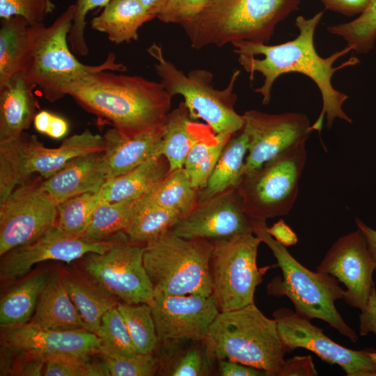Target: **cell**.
<instances>
[{
  "instance_id": "1",
  "label": "cell",
  "mask_w": 376,
  "mask_h": 376,
  "mask_svg": "<svg viewBox=\"0 0 376 376\" xmlns=\"http://www.w3.org/2000/svg\"><path fill=\"white\" fill-rule=\"evenodd\" d=\"M322 15L323 11H320L310 18L298 16L295 22L299 30L298 36L281 44L268 45L246 40L232 43L234 52L239 56L238 62L250 74L251 80L255 72H260L264 77L262 86L255 89L256 93L263 96V104L269 102L273 84L283 74L298 72L314 81L322 95V108L311 129L319 132L322 130L325 114L327 128L331 127L336 118L352 123V119L343 110V104L348 96L334 88L331 78L338 70L359 63L357 57L352 56L334 67L340 57L352 51L347 45L327 58L318 54L314 45V35Z\"/></svg>"
},
{
  "instance_id": "2",
  "label": "cell",
  "mask_w": 376,
  "mask_h": 376,
  "mask_svg": "<svg viewBox=\"0 0 376 376\" xmlns=\"http://www.w3.org/2000/svg\"><path fill=\"white\" fill-rule=\"evenodd\" d=\"M108 71L72 80L65 86V95L127 137L164 126L173 97L161 83Z\"/></svg>"
},
{
  "instance_id": "3",
  "label": "cell",
  "mask_w": 376,
  "mask_h": 376,
  "mask_svg": "<svg viewBox=\"0 0 376 376\" xmlns=\"http://www.w3.org/2000/svg\"><path fill=\"white\" fill-rule=\"evenodd\" d=\"M300 0H211L193 20L181 24L196 49L238 41L268 42L276 25L298 10Z\"/></svg>"
},
{
  "instance_id": "4",
  "label": "cell",
  "mask_w": 376,
  "mask_h": 376,
  "mask_svg": "<svg viewBox=\"0 0 376 376\" xmlns=\"http://www.w3.org/2000/svg\"><path fill=\"white\" fill-rule=\"evenodd\" d=\"M213 361L227 359L279 376L285 359L276 322L269 318L255 303L219 312L203 340Z\"/></svg>"
},
{
  "instance_id": "5",
  "label": "cell",
  "mask_w": 376,
  "mask_h": 376,
  "mask_svg": "<svg viewBox=\"0 0 376 376\" xmlns=\"http://www.w3.org/2000/svg\"><path fill=\"white\" fill-rule=\"evenodd\" d=\"M267 228L266 220L254 219L253 234L271 249L283 274L282 279H274L269 283L268 292L286 296L297 314L323 320L352 342H357V334L336 308V301L343 299L345 292L339 281L330 274L313 272L301 265L269 234Z\"/></svg>"
},
{
  "instance_id": "6",
  "label": "cell",
  "mask_w": 376,
  "mask_h": 376,
  "mask_svg": "<svg viewBox=\"0 0 376 376\" xmlns=\"http://www.w3.org/2000/svg\"><path fill=\"white\" fill-rule=\"evenodd\" d=\"M212 249L210 240L185 239L171 229L146 244L143 265L154 291L171 296L212 295Z\"/></svg>"
},
{
  "instance_id": "7",
  "label": "cell",
  "mask_w": 376,
  "mask_h": 376,
  "mask_svg": "<svg viewBox=\"0 0 376 376\" xmlns=\"http://www.w3.org/2000/svg\"><path fill=\"white\" fill-rule=\"evenodd\" d=\"M74 13L75 5L71 4L49 26L37 24L32 56L23 72L26 81L51 102L65 96L66 84L83 75L102 70L127 71L125 65L116 61L113 52L98 65H85L78 61L68 41Z\"/></svg>"
},
{
  "instance_id": "8",
  "label": "cell",
  "mask_w": 376,
  "mask_h": 376,
  "mask_svg": "<svg viewBox=\"0 0 376 376\" xmlns=\"http://www.w3.org/2000/svg\"><path fill=\"white\" fill-rule=\"evenodd\" d=\"M147 52L156 61L154 67L160 83L172 97H183L192 120H203L215 134H234L242 130L243 116L234 108L237 100L234 88L240 70L233 72L227 87L218 90L212 86L213 75L210 71L196 69L185 74L164 57L162 47L155 42Z\"/></svg>"
},
{
  "instance_id": "9",
  "label": "cell",
  "mask_w": 376,
  "mask_h": 376,
  "mask_svg": "<svg viewBox=\"0 0 376 376\" xmlns=\"http://www.w3.org/2000/svg\"><path fill=\"white\" fill-rule=\"evenodd\" d=\"M103 136L86 129L65 139L58 148H46L35 135L24 132L15 141L0 144V201L34 173L47 178L72 159L104 150Z\"/></svg>"
},
{
  "instance_id": "10",
  "label": "cell",
  "mask_w": 376,
  "mask_h": 376,
  "mask_svg": "<svg viewBox=\"0 0 376 376\" xmlns=\"http://www.w3.org/2000/svg\"><path fill=\"white\" fill-rule=\"evenodd\" d=\"M306 157V142H302L244 173L237 188L245 212L262 220L287 215L297 199Z\"/></svg>"
},
{
  "instance_id": "11",
  "label": "cell",
  "mask_w": 376,
  "mask_h": 376,
  "mask_svg": "<svg viewBox=\"0 0 376 376\" xmlns=\"http://www.w3.org/2000/svg\"><path fill=\"white\" fill-rule=\"evenodd\" d=\"M212 242V295L219 312L253 304L256 288L262 282L265 269L257 265L261 240L249 233Z\"/></svg>"
},
{
  "instance_id": "12",
  "label": "cell",
  "mask_w": 376,
  "mask_h": 376,
  "mask_svg": "<svg viewBox=\"0 0 376 376\" xmlns=\"http://www.w3.org/2000/svg\"><path fill=\"white\" fill-rule=\"evenodd\" d=\"M144 248L125 236L104 253H90L84 270L97 285L124 303L149 304L154 288L143 265Z\"/></svg>"
},
{
  "instance_id": "13",
  "label": "cell",
  "mask_w": 376,
  "mask_h": 376,
  "mask_svg": "<svg viewBox=\"0 0 376 376\" xmlns=\"http://www.w3.org/2000/svg\"><path fill=\"white\" fill-rule=\"evenodd\" d=\"M42 176L19 185L0 202V256L39 238L56 224L57 203Z\"/></svg>"
},
{
  "instance_id": "14",
  "label": "cell",
  "mask_w": 376,
  "mask_h": 376,
  "mask_svg": "<svg viewBox=\"0 0 376 376\" xmlns=\"http://www.w3.org/2000/svg\"><path fill=\"white\" fill-rule=\"evenodd\" d=\"M285 352L297 348L313 352L323 361L338 365L347 376H376V351L354 350L329 338L311 319L286 308L273 313Z\"/></svg>"
},
{
  "instance_id": "15",
  "label": "cell",
  "mask_w": 376,
  "mask_h": 376,
  "mask_svg": "<svg viewBox=\"0 0 376 376\" xmlns=\"http://www.w3.org/2000/svg\"><path fill=\"white\" fill-rule=\"evenodd\" d=\"M248 139L243 173L255 170L302 143L312 132L308 117L300 113L269 114L249 110L243 115Z\"/></svg>"
},
{
  "instance_id": "16",
  "label": "cell",
  "mask_w": 376,
  "mask_h": 376,
  "mask_svg": "<svg viewBox=\"0 0 376 376\" xmlns=\"http://www.w3.org/2000/svg\"><path fill=\"white\" fill-rule=\"evenodd\" d=\"M376 260L363 233L357 230L339 237L328 250L316 271L335 277L346 288L343 299L363 311L373 288Z\"/></svg>"
},
{
  "instance_id": "17",
  "label": "cell",
  "mask_w": 376,
  "mask_h": 376,
  "mask_svg": "<svg viewBox=\"0 0 376 376\" xmlns=\"http://www.w3.org/2000/svg\"><path fill=\"white\" fill-rule=\"evenodd\" d=\"M125 236L121 232L107 240L89 242L81 237L67 235L54 225L33 242L2 256L1 279L11 281L23 277L39 263L55 260L69 263L87 254L104 253L113 242Z\"/></svg>"
},
{
  "instance_id": "18",
  "label": "cell",
  "mask_w": 376,
  "mask_h": 376,
  "mask_svg": "<svg viewBox=\"0 0 376 376\" xmlns=\"http://www.w3.org/2000/svg\"><path fill=\"white\" fill-rule=\"evenodd\" d=\"M159 341L202 342L219 313L212 295H165L154 291L149 304Z\"/></svg>"
},
{
  "instance_id": "19",
  "label": "cell",
  "mask_w": 376,
  "mask_h": 376,
  "mask_svg": "<svg viewBox=\"0 0 376 376\" xmlns=\"http://www.w3.org/2000/svg\"><path fill=\"white\" fill-rule=\"evenodd\" d=\"M253 229L254 219L245 212L237 188L234 187L197 203L171 230L185 239L213 241L253 233Z\"/></svg>"
},
{
  "instance_id": "20",
  "label": "cell",
  "mask_w": 376,
  "mask_h": 376,
  "mask_svg": "<svg viewBox=\"0 0 376 376\" xmlns=\"http://www.w3.org/2000/svg\"><path fill=\"white\" fill-rule=\"evenodd\" d=\"M3 345L44 358L57 356H93L102 352V339L85 329L54 330L31 323L7 329Z\"/></svg>"
},
{
  "instance_id": "21",
  "label": "cell",
  "mask_w": 376,
  "mask_h": 376,
  "mask_svg": "<svg viewBox=\"0 0 376 376\" xmlns=\"http://www.w3.org/2000/svg\"><path fill=\"white\" fill-rule=\"evenodd\" d=\"M104 151L72 159L43 179V188L57 203L77 195L98 192L107 181Z\"/></svg>"
},
{
  "instance_id": "22",
  "label": "cell",
  "mask_w": 376,
  "mask_h": 376,
  "mask_svg": "<svg viewBox=\"0 0 376 376\" xmlns=\"http://www.w3.org/2000/svg\"><path fill=\"white\" fill-rule=\"evenodd\" d=\"M163 129L164 126L157 127L131 137L125 136L115 127L108 130L102 136L107 180L159 155Z\"/></svg>"
},
{
  "instance_id": "23",
  "label": "cell",
  "mask_w": 376,
  "mask_h": 376,
  "mask_svg": "<svg viewBox=\"0 0 376 376\" xmlns=\"http://www.w3.org/2000/svg\"><path fill=\"white\" fill-rule=\"evenodd\" d=\"M34 88L23 72L0 87V144L16 140L33 123L38 107Z\"/></svg>"
},
{
  "instance_id": "24",
  "label": "cell",
  "mask_w": 376,
  "mask_h": 376,
  "mask_svg": "<svg viewBox=\"0 0 376 376\" xmlns=\"http://www.w3.org/2000/svg\"><path fill=\"white\" fill-rule=\"evenodd\" d=\"M29 323L54 330L89 331L69 295L64 276L58 273L50 276Z\"/></svg>"
},
{
  "instance_id": "25",
  "label": "cell",
  "mask_w": 376,
  "mask_h": 376,
  "mask_svg": "<svg viewBox=\"0 0 376 376\" xmlns=\"http://www.w3.org/2000/svg\"><path fill=\"white\" fill-rule=\"evenodd\" d=\"M36 26L30 25L19 16L1 19L0 87L28 68L33 54Z\"/></svg>"
},
{
  "instance_id": "26",
  "label": "cell",
  "mask_w": 376,
  "mask_h": 376,
  "mask_svg": "<svg viewBox=\"0 0 376 376\" xmlns=\"http://www.w3.org/2000/svg\"><path fill=\"white\" fill-rule=\"evenodd\" d=\"M169 173L166 157L157 155L127 173L108 180L98 192L102 201L135 200L151 191Z\"/></svg>"
},
{
  "instance_id": "27",
  "label": "cell",
  "mask_w": 376,
  "mask_h": 376,
  "mask_svg": "<svg viewBox=\"0 0 376 376\" xmlns=\"http://www.w3.org/2000/svg\"><path fill=\"white\" fill-rule=\"evenodd\" d=\"M154 18L139 0H111L92 19L91 26L105 33L112 42L120 44L137 40L139 28Z\"/></svg>"
},
{
  "instance_id": "28",
  "label": "cell",
  "mask_w": 376,
  "mask_h": 376,
  "mask_svg": "<svg viewBox=\"0 0 376 376\" xmlns=\"http://www.w3.org/2000/svg\"><path fill=\"white\" fill-rule=\"evenodd\" d=\"M192 121L184 102L168 113L164 125L159 155L167 159L170 171L184 166L189 152L205 127Z\"/></svg>"
},
{
  "instance_id": "29",
  "label": "cell",
  "mask_w": 376,
  "mask_h": 376,
  "mask_svg": "<svg viewBox=\"0 0 376 376\" xmlns=\"http://www.w3.org/2000/svg\"><path fill=\"white\" fill-rule=\"evenodd\" d=\"M248 139L242 130L224 146L205 185L198 191L197 203L205 201L228 189L237 187L243 175Z\"/></svg>"
},
{
  "instance_id": "30",
  "label": "cell",
  "mask_w": 376,
  "mask_h": 376,
  "mask_svg": "<svg viewBox=\"0 0 376 376\" xmlns=\"http://www.w3.org/2000/svg\"><path fill=\"white\" fill-rule=\"evenodd\" d=\"M47 272L35 274L13 288L0 301V326L6 329L31 320L39 296L49 282Z\"/></svg>"
},
{
  "instance_id": "31",
  "label": "cell",
  "mask_w": 376,
  "mask_h": 376,
  "mask_svg": "<svg viewBox=\"0 0 376 376\" xmlns=\"http://www.w3.org/2000/svg\"><path fill=\"white\" fill-rule=\"evenodd\" d=\"M65 283L69 295L90 331L98 336L102 318L117 306L114 296L99 285H93L66 275Z\"/></svg>"
},
{
  "instance_id": "32",
  "label": "cell",
  "mask_w": 376,
  "mask_h": 376,
  "mask_svg": "<svg viewBox=\"0 0 376 376\" xmlns=\"http://www.w3.org/2000/svg\"><path fill=\"white\" fill-rule=\"evenodd\" d=\"M140 198L117 202L102 201L81 237L89 242H100L125 232L137 210Z\"/></svg>"
},
{
  "instance_id": "33",
  "label": "cell",
  "mask_w": 376,
  "mask_h": 376,
  "mask_svg": "<svg viewBox=\"0 0 376 376\" xmlns=\"http://www.w3.org/2000/svg\"><path fill=\"white\" fill-rule=\"evenodd\" d=\"M181 217L178 212L139 198L137 210L125 233L132 243L145 246L170 230Z\"/></svg>"
},
{
  "instance_id": "34",
  "label": "cell",
  "mask_w": 376,
  "mask_h": 376,
  "mask_svg": "<svg viewBox=\"0 0 376 376\" xmlns=\"http://www.w3.org/2000/svg\"><path fill=\"white\" fill-rule=\"evenodd\" d=\"M230 134H215L207 125L189 152L184 168L192 186L201 189L212 172Z\"/></svg>"
},
{
  "instance_id": "35",
  "label": "cell",
  "mask_w": 376,
  "mask_h": 376,
  "mask_svg": "<svg viewBox=\"0 0 376 376\" xmlns=\"http://www.w3.org/2000/svg\"><path fill=\"white\" fill-rule=\"evenodd\" d=\"M198 189L191 182L184 167L170 171L151 191L148 200L160 207L173 210L182 217L197 204Z\"/></svg>"
},
{
  "instance_id": "36",
  "label": "cell",
  "mask_w": 376,
  "mask_h": 376,
  "mask_svg": "<svg viewBox=\"0 0 376 376\" xmlns=\"http://www.w3.org/2000/svg\"><path fill=\"white\" fill-rule=\"evenodd\" d=\"M134 347L139 354H151L159 342L151 307L148 304L118 302Z\"/></svg>"
},
{
  "instance_id": "37",
  "label": "cell",
  "mask_w": 376,
  "mask_h": 376,
  "mask_svg": "<svg viewBox=\"0 0 376 376\" xmlns=\"http://www.w3.org/2000/svg\"><path fill=\"white\" fill-rule=\"evenodd\" d=\"M102 201L99 192L86 193L57 203L56 226L64 233L81 237Z\"/></svg>"
},
{
  "instance_id": "38",
  "label": "cell",
  "mask_w": 376,
  "mask_h": 376,
  "mask_svg": "<svg viewBox=\"0 0 376 376\" xmlns=\"http://www.w3.org/2000/svg\"><path fill=\"white\" fill-rule=\"evenodd\" d=\"M327 31L342 37L352 51L366 54L376 42V0H370L366 9L348 22L328 26Z\"/></svg>"
},
{
  "instance_id": "39",
  "label": "cell",
  "mask_w": 376,
  "mask_h": 376,
  "mask_svg": "<svg viewBox=\"0 0 376 376\" xmlns=\"http://www.w3.org/2000/svg\"><path fill=\"white\" fill-rule=\"evenodd\" d=\"M97 355L109 376H152L159 368V359L153 353L123 355L103 352Z\"/></svg>"
},
{
  "instance_id": "40",
  "label": "cell",
  "mask_w": 376,
  "mask_h": 376,
  "mask_svg": "<svg viewBox=\"0 0 376 376\" xmlns=\"http://www.w3.org/2000/svg\"><path fill=\"white\" fill-rule=\"evenodd\" d=\"M98 336L102 339V352L123 355L137 354L125 320L117 306L102 318Z\"/></svg>"
},
{
  "instance_id": "41",
  "label": "cell",
  "mask_w": 376,
  "mask_h": 376,
  "mask_svg": "<svg viewBox=\"0 0 376 376\" xmlns=\"http://www.w3.org/2000/svg\"><path fill=\"white\" fill-rule=\"evenodd\" d=\"M91 356H57L48 358L45 364V376H107L100 361H91Z\"/></svg>"
},
{
  "instance_id": "42",
  "label": "cell",
  "mask_w": 376,
  "mask_h": 376,
  "mask_svg": "<svg viewBox=\"0 0 376 376\" xmlns=\"http://www.w3.org/2000/svg\"><path fill=\"white\" fill-rule=\"evenodd\" d=\"M51 0H0V18L19 16L30 25L43 23L45 17L54 11Z\"/></svg>"
},
{
  "instance_id": "43",
  "label": "cell",
  "mask_w": 376,
  "mask_h": 376,
  "mask_svg": "<svg viewBox=\"0 0 376 376\" xmlns=\"http://www.w3.org/2000/svg\"><path fill=\"white\" fill-rule=\"evenodd\" d=\"M111 0H77L71 29L68 41L71 51L77 55L85 56L89 52L85 39V29L88 13L96 8L104 7Z\"/></svg>"
},
{
  "instance_id": "44",
  "label": "cell",
  "mask_w": 376,
  "mask_h": 376,
  "mask_svg": "<svg viewBox=\"0 0 376 376\" xmlns=\"http://www.w3.org/2000/svg\"><path fill=\"white\" fill-rule=\"evenodd\" d=\"M212 362L203 343L202 347H191L180 355L173 364L168 375L172 376L207 375L210 373Z\"/></svg>"
},
{
  "instance_id": "45",
  "label": "cell",
  "mask_w": 376,
  "mask_h": 376,
  "mask_svg": "<svg viewBox=\"0 0 376 376\" xmlns=\"http://www.w3.org/2000/svg\"><path fill=\"white\" fill-rule=\"evenodd\" d=\"M211 0H167L165 6L157 15L164 23L189 22L199 15Z\"/></svg>"
},
{
  "instance_id": "46",
  "label": "cell",
  "mask_w": 376,
  "mask_h": 376,
  "mask_svg": "<svg viewBox=\"0 0 376 376\" xmlns=\"http://www.w3.org/2000/svg\"><path fill=\"white\" fill-rule=\"evenodd\" d=\"M318 371L310 355L296 356L285 360L279 376H315Z\"/></svg>"
},
{
  "instance_id": "47",
  "label": "cell",
  "mask_w": 376,
  "mask_h": 376,
  "mask_svg": "<svg viewBox=\"0 0 376 376\" xmlns=\"http://www.w3.org/2000/svg\"><path fill=\"white\" fill-rule=\"evenodd\" d=\"M326 9L341 15L353 17L361 14L370 0H321Z\"/></svg>"
},
{
  "instance_id": "48",
  "label": "cell",
  "mask_w": 376,
  "mask_h": 376,
  "mask_svg": "<svg viewBox=\"0 0 376 376\" xmlns=\"http://www.w3.org/2000/svg\"><path fill=\"white\" fill-rule=\"evenodd\" d=\"M218 370L221 376H268L263 370L242 364L238 362L219 359Z\"/></svg>"
},
{
  "instance_id": "49",
  "label": "cell",
  "mask_w": 376,
  "mask_h": 376,
  "mask_svg": "<svg viewBox=\"0 0 376 376\" xmlns=\"http://www.w3.org/2000/svg\"><path fill=\"white\" fill-rule=\"evenodd\" d=\"M359 334L365 336L373 333L376 336V290L374 287L363 311L359 315Z\"/></svg>"
},
{
  "instance_id": "50",
  "label": "cell",
  "mask_w": 376,
  "mask_h": 376,
  "mask_svg": "<svg viewBox=\"0 0 376 376\" xmlns=\"http://www.w3.org/2000/svg\"><path fill=\"white\" fill-rule=\"evenodd\" d=\"M269 234L284 246H293L297 242V236L283 219L279 220L272 226L267 228Z\"/></svg>"
},
{
  "instance_id": "51",
  "label": "cell",
  "mask_w": 376,
  "mask_h": 376,
  "mask_svg": "<svg viewBox=\"0 0 376 376\" xmlns=\"http://www.w3.org/2000/svg\"><path fill=\"white\" fill-rule=\"evenodd\" d=\"M68 130L69 125L65 119L52 113L45 134L58 139L64 137L68 132Z\"/></svg>"
},
{
  "instance_id": "52",
  "label": "cell",
  "mask_w": 376,
  "mask_h": 376,
  "mask_svg": "<svg viewBox=\"0 0 376 376\" xmlns=\"http://www.w3.org/2000/svg\"><path fill=\"white\" fill-rule=\"evenodd\" d=\"M355 223L357 228L364 235L368 246L376 260V230L371 228L357 218L355 219Z\"/></svg>"
},
{
  "instance_id": "53",
  "label": "cell",
  "mask_w": 376,
  "mask_h": 376,
  "mask_svg": "<svg viewBox=\"0 0 376 376\" xmlns=\"http://www.w3.org/2000/svg\"><path fill=\"white\" fill-rule=\"evenodd\" d=\"M146 10L155 17L162 10L167 0H139Z\"/></svg>"
}]
</instances>
